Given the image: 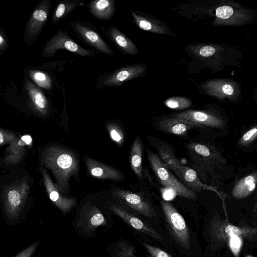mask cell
<instances>
[{"label":"cell","instance_id":"21","mask_svg":"<svg viewBox=\"0 0 257 257\" xmlns=\"http://www.w3.org/2000/svg\"><path fill=\"white\" fill-rule=\"evenodd\" d=\"M256 185L257 171H255L238 180L234 185L231 194L236 199H243L253 193Z\"/></svg>","mask_w":257,"mask_h":257},{"label":"cell","instance_id":"34","mask_svg":"<svg viewBox=\"0 0 257 257\" xmlns=\"http://www.w3.org/2000/svg\"><path fill=\"white\" fill-rule=\"evenodd\" d=\"M39 244V242H35L28 248L19 253L16 257H31Z\"/></svg>","mask_w":257,"mask_h":257},{"label":"cell","instance_id":"7","mask_svg":"<svg viewBox=\"0 0 257 257\" xmlns=\"http://www.w3.org/2000/svg\"><path fill=\"white\" fill-rule=\"evenodd\" d=\"M186 148L194 167L201 177L206 173H213L226 163L220 152L210 144L191 142L187 144Z\"/></svg>","mask_w":257,"mask_h":257},{"label":"cell","instance_id":"22","mask_svg":"<svg viewBox=\"0 0 257 257\" xmlns=\"http://www.w3.org/2000/svg\"><path fill=\"white\" fill-rule=\"evenodd\" d=\"M142 140L139 136L135 138L130 153V166L138 178L143 179Z\"/></svg>","mask_w":257,"mask_h":257},{"label":"cell","instance_id":"15","mask_svg":"<svg viewBox=\"0 0 257 257\" xmlns=\"http://www.w3.org/2000/svg\"><path fill=\"white\" fill-rule=\"evenodd\" d=\"M138 241L145 251V257H184L173 247L162 245L141 235H137Z\"/></svg>","mask_w":257,"mask_h":257},{"label":"cell","instance_id":"11","mask_svg":"<svg viewBox=\"0 0 257 257\" xmlns=\"http://www.w3.org/2000/svg\"><path fill=\"white\" fill-rule=\"evenodd\" d=\"M29 190L28 182L20 181L7 187L4 192V210L12 219L17 218L27 199Z\"/></svg>","mask_w":257,"mask_h":257},{"label":"cell","instance_id":"39","mask_svg":"<svg viewBox=\"0 0 257 257\" xmlns=\"http://www.w3.org/2000/svg\"><path fill=\"white\" fill-rule=\"evenodd\" d=\"M253 210L254 212L257 213V202L255 203L254 205Z\"/></svg>","mask_w":257,"mask_h":257},{"label":"cell","instance_id":"13","mask_svg":"<svg viewBox=\"0 0 257 257\" xmlns=\"http://www.w3.org/2000/svg\"><path fill=\"white\" fill-rule=\"evenodd\" d=\"M175 174L186 187L195 193L199 192L202 190L214 191L217 194L224 202V200L225 198L224 194L222 192L218 191L214 187L202 183L194 169L182 164Z\"/></svg>","mask_w":257,"mask_h":257},{"label":"cell","instance_id":"29","mask_svg":"<svg viewBox=\"0 0 257 257\" xmlns=\"http://www.w3.org/2000/svg\"><path fill=\"white\" fill-rule=\"evenodd\" d=\"M96 9L105 17L110 16L113 12V3L108 0H99L95 4Z\"/></svg>","mask_w":257,"mask_h":257},{"label":"cell","instance_id":"8","mask_svg":"<svg viewBox=\"0 0 257 257\" xmlns=\"http://www.w3.org/2000/svg\"><path fill=\"white\" fill-rule=\"evenodd\" d=\"M113 195L118 204L147 220L162 226L161 213L144 195L121 188L115 189Z\"/></svg>","mask_w":257,"mask_h":257},{"label":"cell","instance_id":"9","mask_svg":"<svg viewBox=\"0 0 257 257\" xmlns=\"http://www.w3.org/2000/svg\"><path fill=\"white\" fill-rule=\"evenodd\" d=\"M149 164L160 183L164 186L172 189L176 195L188 200L196 199V194L186 187L177 179L161 161L159 156L151 151L148 153Z\"/></svg>","mask_w":257,"mask_h":257},{"label":"cell","instance_id":"2","mask_svg":"<svg viewBox=\"0 0 257 257\" xmlns=\"http://www.w3.org/2000/svg\"><path fill=\"white\" fill-rule=\"evenodd\" d=\"M185 49L194 61L212 73L223 72L228 66L241 68L243 58L241 51L225 43H193Z\"/></svg>","mask_w":257,"mask_h":257},{"label":"cell","instance_id":"1","mask_svg":"<svg viewBox=\"0 0 257 257\" xmlns=\"http://www.w3.org/2000/svg\"><path fill=\"white\" fill-rule=\"evenodd\" d=\"M162 226L174 248L184 257H199L198 237L183 216L169 201L161 200Z\"/></svg>","mask_w":257,"mask_h":257},{"label":"cell","instance_id":"40","mask_svg":"<svg viewBox=\"0 0 257 257\" xmlns=\"http://www.w3.org/2000/svg\"><path fill=\"white\" fill-rule=\"evenodd\" d=\"M3 41V39L2 36H0V43L2 44V42Z\"/></svg>","mask_w":257,"mask_h":257},{"label":"cell","instance_id":"20","mask_svg":"<svg viewBox=\"0 0 257 257\" xmlns=\"http://www.w3.org/2000/svg\"><path fill=\"white\" fill-rule=\"evenodd\" d=\"M86 163L91 174L98 179L122 180L124 176L118 170L90 158Z\"/></svg>","mask_w":257,"mask_h":257},{"label":"cell","instance_id":"6","mask_svg":"<svg viewBox=\"0 0 257 257\" xmlns=\"http://www.w3.org/2000/svg\"><path fill=\"white\" fill-rule=\"evenodd\" d=\"M109 209L130 227L136 235L148 237L162 245L173 247L162 226L147 220L118 203L111 204Z\"/></svg>","mask_w":257,"mask_h":257},{"label":"cell","instance_id":"14","mask_svg":"<svg viewBox=\"0 0 257 257\" xmlns=\"http://www.w3.org/2000/svg\"><path fill=\"white\" fill-rule=\"evenodd\" d=\"M131 13L135 23L140 29L151 33L174 36L173 32L163 21L144 16L133 10H131Z\"/></svg>","mask_w":257,"mask_h":257},{"label":"cell","instance_id":"32","mask_svg":"<svg viewBox=\"0 0 257 257\" xmlns=\"http://www.w3.org/2000/svg\"><path fill=\"white\" fill-rule=\"evenodd\" d=\"M31 93L34 103L38 109L41 110L45 109L46 102L43 95L40 92L36 90L32 91Z\"/></svg>","mask_w":257,"mask_h":257},{"label":"cell","instance_id":"24","mask_svg":"<svg viewBox=\"0 0 257 257\" xmlns=\"http://www.w3.org/2000/svg\"><path fill=\"white\" fill-rule=\"evenodd\" d=\"M110 249L111 257H137L135 246L125 238H118Z\"/></svg>","mask_w":257,"mask_h":257},{"label":"cell","instance_id":"38","mask_svg":"<svg viewBox=\"0 0 257 257\" xmlns=\"http://www.w3.org/2000/svg\"><path fill=\"white\" fill-rule=\"evenodd\" d=\"M34 78L38 81H44L46 80V76L41 72H37L35 73Z\"/></svg>","mask_w":257,"mask_h":257},{"label":"cell","instance_id":"30","mask_svg":"<svg viewBox=\"0 0 257 257\" xmlns=\"http://www.w3.org/2000/svg\"><path fill=\"white\" fill-rule=\"evenodd\" d=\"M243 241V238L241 236H235L229 239L227 244L235 257H239Z\"/></svg>","mask_w":257,"mask_h":257},{"label":"cell","instance_id":"31","mask_svg":"<svg viewBox=\"0 0 257 257\" xmlns=\"http://www.w3.org/2000/svg\"><path fill=\"white\" fill-rule=\"evenodd\" d=\"M90 222L91 225L94 227L100 225H107L108 222L105 216L96 208L94 209V213L92 215Z\"/></svg>","mask_w":257,"mask_h":257},{"label":"cell","instance_id":"3","mask_svg":"<svg viewBox=\"0 0 257 257\" xmlns=\"http://www.w3.org/2000/svg\"><path fill=\"white\" fill-rule=\"evenodd\" d=\"M228 221L215 213L204 224L203 234L207 242L206 255L220 249L232 237L241 236L249 241L257 240V228L247 225L237 226Z\"/></svg>","mask_w":257,"mask_h":257},{"label":"cell","instance_id":"37","mask_svg":"<svg viewBox=\"0 0 257 257\" xmlns=\"http://www.w3.org/2000/svg\"><path fill=\"white\" fill-rule=\"evenodd\" d=\"M65 10V5L63 4H59L56 11V16L57 17L62 16L64 13Z\"/></svg>","mask_w":257,"mask_h":257},{"label":"cell","instance_id":"17","mask_svg":"<svg viewBox=\"0 0 257 257\" xmlns=\"http://www.w3.org/2000/svg\"><path fill=\"white\" fill-rule=\"evenodd\" d=\"M146 71L144 64L128 65L119 69L107 80V83L112 85H120L134 79L142 76Z\"/></svg>","mask_w":257,"mask_h":257},{"label":"cell","instance_id":"5","mask_svg":"<svg viewBox=\"0 0 257 257\" xmlns=\"http://www.w3.org/2000/svg\"><path fill=\"white\" fill-rule=\"evenodd\" d=\"M43 162L53 172L59 190L62 193H66L70 177L78 170V162L75 155L64 148L52 146L45 150Z\"/></svg>","mask_w":257,"mask_h":257},{"label":"cell","instance_id":"12","mask_svg":"<svg viewBox=\"0 0 257 257\" xmlns=\"http://www.w3.org/2000/svg\"><path fill=\"white\" fill-rule=\"evenodd\" d=\"M170 116L196 123L202 126L222 128L226 124L223 116L218 112L210 110H188Z\"/></svg>","mask_w":257,"mask_h":257},{"label":"cell","instance_id":"25","mask_svg":"<svg viewBox=\"0 0 257 257\" xmlns=\"http://www.w3.org/2000/svg\"><path fill=\"white\" fill-rule=\"evenodd\" d=\"M111 37L115 43L125 53L136 55L138 53V50L136 45L125 35L115 28L111 30Z\"/></svg>","mask_w":257,"mask_h":257},{"label":"cell","instance_id":"33","mask_svg":"<svg viewBox=\"0 0 257 257\" xmlns=\"http://www.w3.org/2000/svg\"><path fill=\"white\" fill-rule=\"evenodd\" d=\"M17 137L12 132L5 130L1 129L0 131V144L1 145L11 143Z\"/></svg>","mask_w":257,"mask_h":257},{"label":"cell","instance_id":"35","mask_svg":"<svg viewBox=\"0 0 257 257\" xmlns=\"http://www.w3.org/2000/svg\"><path fill=\"white\" fill-rule=\"evenodd\" d=\"M33 17L39 21H44L47 17L46 13L42 10H36L33 14Z\"/></svg>","mask_w":257,"mask_h":257},{"label":"cell","instance_id":"23","mask_svg":"<svg viewBox=\"0 0 257 257\" xmlns=\"http://www.w3.org/2000/svg\"><path fill=\"white\" fill-rule=\"evenodd\" d=\"M159 157L164 164L176 174L182 164L172 148L167 143L160 142L157 146Z\"/></svg>","mask_w":257,"mask_h":257},{"label":"cell","instance_id":"36","mask_svg":"<svg viewBox=\"0 0 257 257\" xmlns=\"http://www.w3.org/2000/svg\"><path fill=\"white\" fill-rule=\"evenodd\" d=\"M65 48L72 52H76L78 49V46L74 42L72 41H67L64 43Z\"/></svg>","mask_w":257,"mask_h":257},{"label":"cell","instance_id":"18","mask_svg":"<svg viewBox=\"0 0 257 257\" xmlns=\"http://www.w3.org/2000/svg\"><path fill=\"white\" fill-rule=\"evenodd\" d=\"M158 128L166 133L184 136L191 129L202 126L186 120L172 117H163L157 122Z\"/></svg>","mask_w":257,"mask_h":257},{"label":"cell","instance_id":"41","mask_svg":"<svg viewBox=\"0 0 257 257\" xmlns=\"http://www.w3.org/2000/svg\"><path fill=\"white\" fill-rule=\"evenodd\" d=\"M255 97H256V99L257 100V92H256V96Z\"/></svg>","mask_w":257,"mask_h":257},{"label":"cell","instance_id":"10","mask_svg":"<svg viewBox=\"0 0 257 257\" xmlns=\"http://www.w3.org/2000/svg\"><path fill=\"white\" fill-rule=\"evenodd\" d=\"M200 86L205 94L221 100H227L237 103L241 99L240 85L232 79H209L201 83Z\"/></svg>","mask_w":257,"mask_h":257},{"label":"cell","instance_id":"19","mask_svg":"<svg viewBox=\"0 0 257 257\" xmlns=\"http://www.w3.org/2000/svg\"><path fill=\"white\" fill-rule=\"evenodd\" d=\"M32 139L29 135L16 137L7 148V155L4 163L11 164L18 163L23 157L26 150V146L31 144Z\"/></svg>","mask_w":257,"mask_h":257},{"label":"cell","instance_id":"4","mask_svg":"<svg viewBox=\"0 0 257 257\" xmlns=\"http://www.w3.org/2000/svg\"><path fill=\"white\" fill-rule=\"evenodd\" d=\"M205 11L214 17L212 24L216 27H238L257 23V10L234 1H211Z\"/></svg>","mask_w":257,"mask_h":257},{"label":"cell","instance_id":"27","mask_svg":"<svg viewBox=\"0 0 257 257\" xmlns=\"http://www.w3.org/2000/svg\"><path fill=\"white\" fill-rule=\"evenodd\" d=\"M107 128L112 140L118 144L122 145L124 140V134L121 128L114 123L109 124Z\"/></svg>","mask_w":257,"mask_h":257},{"label":"cell","instance_id":"16","mask_svg":"<svg viewBox=\"0 0 257 257\" xmlns=\"http://www.w3.org/2000/svg\"><path fill=\"white\" fill-rule=\"evenodd\" d=\"M44 184L50 200L63 212L69 211L75 204L74 199L67 198L61 195L60 191L51 180L45 170L41 168Z\"/></svg>","mask_w":257,"mask_h":257},{"label":"cell","instance_id":"26","mask_svg":"<svg viewBox=\"0 0 257 257\" xmlns=\"http://www.w3.org/2000/svg\"><path fill=\"white\" fill-rule=\"evenodd\" d=\"M164 104L171 109L184 110L190 107L192 105V102L185 97L175 96L165 100Z\"/></svg>","mask_w":257,"mask_h":257},{"label":"cell","instance_id":"28","mask_svg":"<svg viewBox=\"0 0 257 257\" xmlns=\"http://www.w3.org/2000/svg\"><path fill=\"white\" fill-rule=\"evenodd\" d=\"M257 138V125L244 133L240 138L238 144L242 146L250 144Z\"/></svg>","mask_w":257,"mask_h":257}]
</instances>
